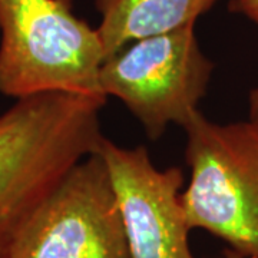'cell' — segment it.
I'll return each mask as SVG.
<instances>
[{
    "label": "cell",
    "instance_id": "5",
    "mask_svg": "<svg viewBox=\"0 0 258 258\" xmlns=\"http://www.w3.org/2000/svg\"><path fill=\"white\" fill-rule=\"evenodd\" d=\"M9 258H131L111 174L101 154L63 176L19 234Z\"/></svg>",
    "mask_w": 258,
    "mask_h": 258
},
{
    "label": "cell",
    "instance_id": "1",
    "mask_svg": "<svg viewBox=\"0 0 258 258\" xmlns=\"http://www.w3.org/2000/svg\"><path fill=\"white\" fill-rule=\"evenodd\" d=\"M106 98L42 93L0 115V258L63 176L98 154Z\"/></svg>",
    "mask_w": 258,
    "mask_h": 258
},
{
    "label": "cell",
    "instance_id": "6",
    "mask_svg": "<svg viewBox=\"0 0 258 258\" xmlns=\"http://www.w3.org/2000/svg\"><path fill=\"white\" fill-rule=\"evenodd\" d=\"M99 154L111 174L131 258H195L181 201V168L159 169L145 147L123 148L108 138Z\"/></svg>",
    "mask_w": 258,
    "mask_h": 258
},
{
    "label": "cell",
    "instance_id": "10",
    "mask_svg": "<svg viewBox=\"0 0 258 258\" xmlns=\"http://www.w3.org/2000/svg\"><path fill=\"white\" fill-rule=\"evenodd\" d=\"M222 255H224V258H248V257L241 255V254H238V252H235L234 249L228 248V247L222 251Z\"/></svg>",
    "mask_w": 258,
    "mask_h": 258
},
{
    "label": "cell",
    "instance_id": "2",
    "mask_svg": "<svg viewBox=\"0 0 258 258\" xmlns=\"http://www.w3.org/2000/svg\"><path fill=\"white\" fill-rule=\"evenodd\" d=\"M0 93L106 98L99 74L102 39L72 10V0H0Z\"/></svg>",
    "mask_w": 258,
    "mask_h": 258
},
{
    "label": "cell",
    "instance_id": "8",
    "mask_svg": "<svg viewBox=\"0 0 258 258\" xmlns=\"http://www.w3.org/2000/svg\"><path fill=\"white\" fill-rule=\"evenodd\" d=\"M228 9L258 25V0H231Z\"/></svg>",
    "mask_w": 258,
    "mask_h": 258
},
{
    "label": "cell",
    "instance_id": "4",
    "mask_svg": "<svg viewBox=\"0 0 258 258\" xmlns=\"http://www.w3.org/2000/svg\"><path fill=\"white\" fill-rule=\"evenodd\" d=\"M212 71L195 26H188L138 39L105 57L99 83L103 95L119 99L157 141L169 125L184 128L200 112Z\"/></svg>",
    "mask_w": 258,
    "mask_h": 258
},
{
    "label": "cell",
    "instance_id": "9",
    "mask_svg": "<svg viewBox=\"0 0 258 258\" xmlns=\"http://www.w3.org/2000/svg\"><path fill=\"white\" fill-rule=\"evenodd\" d=\"M248 120L258 128V83L251 89L248 96Z\"/></svg>",
    "mask_w": 258,
    "mask_h": 258
},
{
    "label": "cell",
    "instance_id": "3",
    "mask_svg": "<svg viewBox=\"0 0 258 258\" xmlns=\"http://www.w3.org/2000/svg\"><path fill=\"white\" fill-rule=\"evenodd\" d=\"M184 131L191 174L181 201L189 228L258 258V128L251 120L217 123L198 112Z\"/></svg>",
    "mask_w": 258,
    "mask_h": 258
},
{
    "label": "cell",
    "instance_id": "7",
    "mask_svg": "<svg viewBox=\"0 0 258 258\" xmlns=\"http://www.w3.org/2000/svg\"><path fill=\"white\" fill-rule=\"evenodd\" d=\"M218 0H95L105 57L144 37L195 26Z\"/></svg>",
    "mask_w": 258,
    "mask_h": 258
}]
</instances>
